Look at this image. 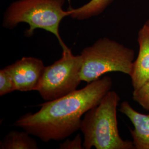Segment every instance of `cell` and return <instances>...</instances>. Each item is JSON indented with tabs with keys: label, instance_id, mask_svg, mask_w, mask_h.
<instances>
[{
	"label": "cell",
	"instance_id": "obj_1",
	"mask_svg": "<svg viewBox=\"0 0 149 149\" xmlns=\"http://www.w3.org/2000/svg\"><path fill=\"white\" fill-rule=\"evenodd\" d=\"M112 85L108 76L95 80L82 89L39 104L38 112L24 114L14 125L45 143L64 140L80 129L82 116L100 103Z\"/></svg>",
	"mask_w": 149,
	"mask_h": 149
},
{
	"label": "cell",
	"instance_id": "obj_2",
	"mask_svg": "<svg viewBox=\"0 0 149 149\" xmlns=\"http://www.w3.org/2000/svg\"><path fill=\"white\" fill-rule=\"evenodd\" d=\"M120 97L109 91L98 104L86 112L80 130L84 149H135L133 141L123 140L118 127L117 107Z\"/></svg>",
	"mask_w": 149,
	"mask_h": 149
},
{
	"label": "cell",
	"instance_id": "obj_3",
	"mask_svg": "<svg viewBox=\"0 0 149 149\" xmlns=\"http://www.w3.org/2000/svg\"><path fill=\"white\" fill-rule=\"evenodd\" d=\"M66 0H17L8 7L5 12L3 27L12 29L21 23L29 25L24 32L31 37L37 29L53 33L57 38L63 50L68 48L61 39L59 27L65 17L70 16L69 10H64Z\"/></svg>",
	"mask_w": 149,
	"mask_h": 149
},
{
	"label": "cell",
	"instance_id": "obj_4",
	"mask_svg": "<svg viewBox=\"0 0 149 149\" xmlns=\"http://www.w3.org/2000/svg\"><path fill=\"white\" fill-rule=\"evenodd\" d=\"M81 55L80 79L87 83L108 72H119L130 76L135 60L133 49L107 37L100 38L84 48Z\"/></svg>",
	"mask_w": 149,
	"mask_h": 149
},
{
	"label": "cell",
	"instance_id": "obj_5",
	"mask_svg": "<svg viewBox=\"0 0 149 149\" xmlns=\"http://www.w3.org/2000/svg\"><path fill=\"white\" fill-rule=\"evenodd\" d=\"M82 64L81 54L74 55L70 49L63 50L61 58L44 70L37 90L43 100L53 101L76 90L82 81Z\"/></svg>",
	"mask_w": 149,
	"mask_h": 149
},
{
	"label": "cell",
	"instance_id": "obj_6",
	"mask_svg": "<svg viewBox=\"0 0 149 149\" xmlns=\"http://www.w3.org/2000/svg\"><path fill=\"white\" fill-rule=\"evenodd\" d=\"M14 82L16 91H37L45 66L43 61L33 57H23L5 68Z\"/></svg>",
	"mask_w": 149,
	"mask_h": 149
},
{
	"label": "cell",
	"instance_id": "obj_7",
	"mask_svg": "<svg viewBox=\"0 0 149 149\" xmlns=\"http://www.w3.org/2000/svg\"><path fill=\"white\" fill-rule=\"evenodd\" d=\"M138 42V56L129 76L134 90L138 89L149 80V27L145 24L139 31Z\"/></svg>",
	"mask_w": 149,
	"mask_h": 149
},
{
	"label": "cell",
	"instance_id": "obj_8",
	"mask_svg": "<svg viewBox=\"0 0 149 149\" xmlns=\"http://www.w3.org/2000/svg\"><path fill=\"white\" fill-rule=\"evenodd\" d=\"M119 110L133 125L130 132L135 149H149V114L139 113L127 101L123 102Z\"/></svg>",
	"mask_w": 149,
	"mask_h": 149
},
{
	"label": "cell",
	"instance_id": "obj_9",
	"mask_svg": "<svg viewBox=\"0 0 149 149\" xmlns=\"http://www.w3.org/2000/svg\"><path fill=\"white\" fill-rule=\"evenodd\" d=\"M1 149H38L36 141L27 132L11 131L0 143Z\"/></svg>",
	"mask_w": 149,
	"mask_h": 149
},
{
	"label": "cell",
	"instance_id": "obj_10",
	"mask_svg": "<svg viewBox=\"0 0 149 149\" xmlns=\"http://www.w3.org/2000/svg\"><path fill=\"white\" fill-rule=\"evenodd\" d=\"M113 1V0H90L79 8H69L70 17L81 21L98 16L105 11Z\"/></svg>",
	"mask_w": 149,
	"mask_h": 149
},
{
	"label": "cell",
	"instance_id": "obj_11",
	"mask_svg": "<svg viewBox=\"0 0 149 149\" xmlns=\"http://www.w3.org/2000/svg\"><path fill=\"white\" fill-rule=\"evenodd\" d=\"M134 101L144 109L149 111V80L133 93Z\"/></svg>",
	"mask_w": 149,
	"mask_h": 149
},
{
	"label": "cell",
	"instance_id": "obj_12",
	"mask_svg": "<svg viewBox=\"0 0 149 149\" xmlns=\"http://www.w3.org/2000/svg\"><path fill=\"white\" fill-rule=\"evenodd\" d=\"M16 91L14 82L5 68L0 70V96H3Z\"/></svg>",
	"mask_w": 149,
	"mask_h": 149
},
{
	"label": "cell",
	"instance_id": "obj_13",
	"mask_svg": "<svg viewBox=\"0 0 149 149\" xmlns=\"http://www.w3.org/2000/svg\"><path fill=\"white\" fill-rule=\"evenodd\" d=\"M59 148L61 149H83L82 145V139L80 134H77L74 140H70L66 139L64 143L59 145Z\"/></svg>",
	"mask_w": 149,
	"mask_h": 149
},
{
	"label": "cell",
	"instance_id": "obj_14",
	"mask_svg": "<svg viewBox=\"0 0 149 149\" xmlns=\"http://www.w3.org/2000/svg\"><path fill=\"white\" fill-rule=\"evenodd\" d=\"M146 25H147L148 27H149V19H148L146 22H145V23Z\"/></svg>",
	"mask_w": 149,
	"mask_h": 149
}]
</instances>
